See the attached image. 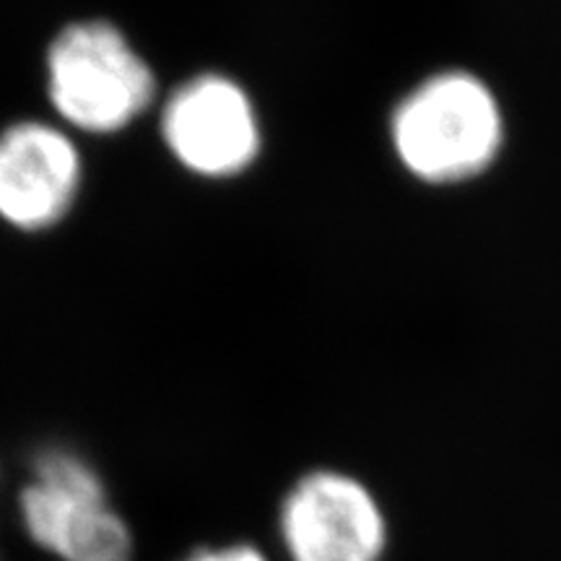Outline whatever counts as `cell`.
Masks as SVG:
<instances>
[{"mask_svg": "<svg viewBox=\"0 0 561 561\" xmlns=\"http://www.w3.org/2000/svg\"><path fill=\"white\" fill-rule=\"evenodd\" d=\"M187 561H265V559L255 549H250V546H234V549H224V551L195 553V557Z\"/></svg>", "mask_w": 561, "mask_h": 561, "instance_id": "52a82bcc", "label": "cell"}, {"mask_svg": "<svg viewBox=\"0 0 561 561\" xmlns=\"http://www.w3.org/2000/svg\"><path fill=\"white\" fill-rule=\"evenodd\" d=\"M164 138L182 164L206 178L242 172L261 149L250 96L221 76H201L172 96Z\"/></svg>", "mask_w": 561, "mask_h": 561, "instance_id": "5b68a950", "label": "cell"}, {"mask_svg": "<svg viewBox=\"0 0 561 561\" xmlns=\"http://www.w3.org/2000/svg\"><path fill=\"white\" fill-rule=\"evenodd\" d=\"M390 146L413 180L432 187L466 185L494 167L504 146V112L471 70H439L392 107Z\"/></svg>", "mask_w": 561, "mask_h": 561, "instance_id": "6da1fadb", "label": "cell"}, {"mask_svg": "<svg viewBox=\"0 0 561 561\" xmlns=\"http://www.w3.org/2000/svg\"><path fill=\"white\" fill-rule=\"evenodd\" d=\"M81 161L60 130L13 125L0 136V216L21 229L50 227L79 191Z\"/></svg>", "mask_w": 561, "mask_h": 561, "instance_id": "8992f818", "label": "cell"}, {"mask_svg": "<svg viewBox=\"0 0 561 561\" xmlns=\"http://www.w3.org/2000/svg\"><path fill=\"white\" fill-rule=\"evenodd\" d=\"M294 561H380L385 515L371 491L346 473L305 476L280 510Z\"/></svg>", "mask_w": 561, "mask_h": 561, "instance_id": "277c9868", "label": "cell"}, {"mask_svg": "<svg viewBox=\"0 0 561 561\" xmlns=\"http://www.w3.org/2000/svg\"><path fill=\"white\" fill-rule=\"evenodd\" d=\"M32 538L62 561H128V528L110 510L104 486L87 462L68 453H45L34 483L21 494Z\"/></svg>", "mask_w": 561, "mask_h": 561, "instance_id": "3957f363", "label": "cell"}, {"mask_svg": "<svg viewBox=\"0 0 561 561\" xmlns=\"http://www.w3.org/2000/svg\"><path fill=\"white\" fill-rule=\"evenodd\" d=\"M50 100L83 130H117L153 96L149 66L107 21L70 24L47 53Z\"/></svg>", "mask_w": 561, "mask_h": 561, "instance_id": "7a4b0ae2", "label": "cell"}]
</instances>
